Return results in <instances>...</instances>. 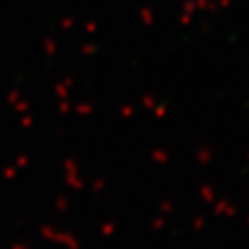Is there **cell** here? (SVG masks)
Here are the masks:
<instances>
[{"label": "cell", "mask_w": 249, "mask_h": 249, "mask_svg": "<svg viewBox=\"0 0 249 249\" xmlns=\"http://www.w3.org/2000/svg\"><path fill=\"white\" fill-rule=\"evenodd\" d=\"M214 159V148H211V146H203V148H199L196 153V160L199 162V164H203V166H207V164H211Z\"/></svg>", "instance_id": "6da1fadb"}, {"label": "cell", "mask_w": 249, "mask_h": 249, "mask_svg": "<svg viewBox=\"0 0 249 249\" xmlns=\"http://www.w3.org/2000/svg\"><path fill=\"white\" fill-rule=\"evenodd\" d=\"M199 196H201V199H203V203L207 205H213L214 201H216V188L211 187V185H201L199 187Z\"/></svg>", "instance_id": "7a4b0ae2"}, {"label": "cell", "mask_w": 249, "mask_h": 249, "mask_svg": "<svg viewBox=\"0 0 249 249\" xmlns=\"http://www.w3.org/2000/svg\"><path fill=\"white\" fill-rule=\"evenodd\" d=\"M151 159L155 160V162H159V164H166V162H170V153L166 150L159 148V150L151 151Z\"/></svg>", "instance_id": "3957f363"}, {"label": "cell", "mask_w": 249, "mask_h": 249, "mask_svg": "<svg viewBox=\"0 0 249 249\" xmlns=\"http://www.w3.org/2000/svg\"><path fill=\"white\" fill-rule=\"evenodd\" d=\"M213 205H214V214H216V216H223L229 201H227V199H218V197H216V201H214Z\"/></svg>", "instance_id": "277c9868"}, {"label": "cell", "mask_w": 249, "mask_h": 249, "mask_svg": "<svg viewBox=\"0 0 249 249\" xmlns=\"http://www.w3.org/2000/svg\"><path fill=\"white\" fill-rule=\"evenodd\" d=\"M159 211L164 214V216H166V214H172L174 211H176V203L170 201V199H164V201H160L159 203Z\"/></svg>", "instance_id": "5b68a950"}, {"label": "cell", "mask_w": 249, "mask_h": 249, "mask_svg": "<svg viewBox=\"0 0 249 249\" xmlns=\"http://www.w3.org/2000/svg\"><path fill=\"white\" fill-rule=\"evenodd\" d=\"M164 225H166V216L160 214V216H157V218H153L151 229H153V231H160V229H164Z\"/></svg>", "instance_id": "8992f818"}, {"label": "cell", "mask_w": 249, "mask_h": 249, "mask_svg": "<svg viewBox=\"0 0 249 249\" xmlns=\"http://www.w3.org/2000/svg\"><path fill=\"white\" fill-rule=\"evenodd\" d=\"M205 216H201V214H199V216H196V218H194V222H192V229H194V231L196 232H201L205 229Z\"/></svg>", "instance_id": "52a82bcc"}, {"label": "cell", "mask_w": 249, "mask_h": 249, "mask_svg": "<svg viewBox=\"0 0 249 249\" xmlns=\"http://www.w3.org/2000/svg\"><path fill=\"white\" fill-rule=\"evenodd\" d=\"M236 214H238V209H236V207H234V205L229 201V205H227V209H225L223 216H225V218H234Z\"/></svg>", "instance_id": "ba28073f"}, {"label": "cell", "mask_w": 249, "mask_h": 249, "mask_svg": "<svg viewBox=\"0 0 249 249\" xmlns=\"http://www.w3.org/2000/svg\"><path fill=\"white\" fill-rule=\"evenodd\" d=\"M164 113H166V109H164V107H159V109H157V116H159V118H162Z\"/></svg>", "instance_id": "9c48e42d"}, {"label": "cell", "mask_w": 249, "mask_h": 249, "mask_svg": "<svg viewBox=\"0 0 249 249\" xmlns=\"http://www.w3.org/2000/svg\"><path fill=\"white\" fill-rule=\"evenodd\" d=\"M111 231H113V225H106V234H111Z\"/></svg>", "instance_id": "30bf717a"}, {"label": "cell", "mask_w": 249, "mask_h": 249, "mask_svg": "<svg viewBox=\"0 0 249 249\" xmlns=\"http://www.w3.org/2000/svg\"><path fill=\"white\" fill-rule=\"evenodd\" d=\"M246 222H248V225H249V216H248V218H246Z\"/></svg>", "instance_id": "8fae6325"}, {"label": "cell", "mask_w": 249, "mask_h": 249, "mask_svg": "<svg viewBox=\"0 0 249 249\" xmlns=\"http://www.w3.org/2000/svg\"><path fill=\"white\" fill-rule=\"evenodd\" d=\"M246 159H248V160H249V153H248V155H246Z\"/></svg>", "instance_id": "7c38bea8"}]
</instances>
